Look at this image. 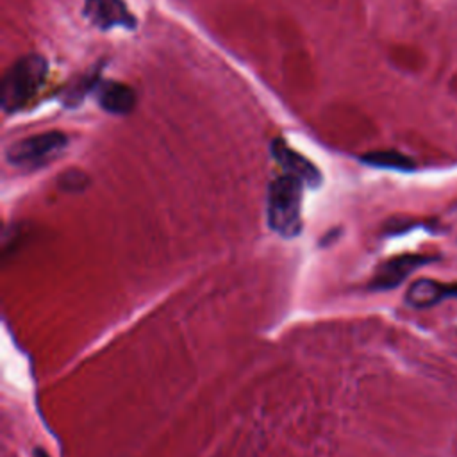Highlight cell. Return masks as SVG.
Listing matches in <instances>:
<instances>
[{
	"label": "cell",
	"mask_w": 457,
	"mask_h": 457,
	"mask_svg": "<svg viewBox=\"0 0 457 457\" xmlns=\"http://www.w3.org/2000/svg\"><path fill=\"white\" fill-rule=\"evenodd\" d=\"M48 75V61L39 54L18 57L0 82V107L5 114L21 111L43 87Z\"/></svg>",
	"instance_id": "obj_1"
},
{
	"label": "cell",
	"mask_w": 457,
	"mask_h": 457,
	"mask_svg": "<svg viewBox=\"0 0 457 457\" xmlns=\"http://www.w3.org/2000/svg\"><path fill=\"white\" fill-rule=\"evenodd\" d=\"M305 184L284 173L268 186V225L282 237H295L302 230V187Z\"/></svg>",
	"instance_id": "obj_2"
},
{
	"label": "cell",
	"mask_w": 457,
	"mask_h": 457,
	"mask_svg": "<svg viewBox=\"0 0 457 457\" xmlns=\"http://www.w3.org/2000/svg\"><path fill=\"white\" fill-rule=\"evenodd\" d=\"M68 146V136L61 130H46L27 136L5 148V161L11 166L34 170L55 159Z\"/></svg>",
	"instance_id": "obj_3"
},
{
	"label": "cell",
	"mask_w": 457,
	"mask_h": 457,
	"mask_svg": "<svg viewBox=\"0 0 457 457\" xmlns=\"http://www.w3.org/2000/svg\"><path fill=\"white\" fill-rule=\"evenodd\" d=\"M434 261H437V255L402 253V255L391 257L377 268V271L370 282V287L373 291L393 289V287L400 286L411 273H414L416 270H420Z\"/></svg>",
	"instance_id": "obj_4"
},
{
	"label": "cell",
	"mask_w": 457,
	"mask_h": 457,
	"mask_svg": "<svg viewBox=\"0 0 457 457\" xmlns=\"http://www.w3.org/2000/svg\"><path fill=\"white\" fill-rule=\"evenodd\" d=\"M82 14L100 30H109L114 27L134 30L137 25L136 16L123 0H84Z\"/></svg>",
	"instance_id": "obj_5"
},
{
	"label": "cell",
	"mask_w": 457,
	"mask_h": 457,
	"mask_svg": "<svg viewBox=\"0 0 457 457\" xmlns=\"http://www.w3.org/2000/svg\"><path fill=\"white\" fill-rule=\"evenodd\" d=\"M273 159L282 166V170L296 179H300L309 187H318L321 184V171L302 154L293 150L284 139L277 137L270 145Z\"/></svg>",
	"instance_id": "obj_6"
},
{
	"label": "cell",
	"mask_w": 457,
	"mask_h": 457,
	"mask_svg": "<svg viewBox=\"0 0 457 457\" xmlns=\"http://www.w3.org/2000/svg\"><path fill=\"white\" fill-rule=\"evenodd\" d=\"M448 298H457V282L418 278L409 286L405 293V302L412 309H428Z\"/></svg>",
	"instance_id": "obj_7"
},
{
	"label": "cell",
	"mask_w": 457,
	"mask_h": 457,
	"mask_svg": "<svg viewBox=\"0 0 457 457\" xmlns=\"http://www.w3.org/2000/svg\"><path fill=\"white\" fill-rule=\"evenodd\" d=\"M95 91H96L98 105L111 114H118V116L130 114L137 102L136 91L123 82L100 80Z\"/></svg>",
	"instance_id": "obj_8"
},
{
	"label": "cell",
	"mask_w": 457,
	"mask_h": 457,
	"mask_svg": "<svg viewBox=\"0 0 457 457\" xmlns=\"http://www.w3.org/2000/svg\"><path fill=\"white\" fill-rule=\"evenodd\" d=\"M102 62H98L96 66L89 68L87 71L73 77L66 86L64 89L61 91V102L66 105V107H77L84 102L86 95L95 91L96 86L100 84V75H102Z\"/></svg>",
	"instance_id": "obj_9"
},
{
	"label": "cell",
	"mask_w": 457,
	"mask_h": 457,
	"mask_svg": "<svg viewBox=\"0 0 457 457\" xmlns=\"http://www.w3.org/2000/svg\"><path fill=\"white\" fill-rule=\"evenodd\" d=\"M361 161L373 168L395 170V171H412L416 168V162L411 157L396 150H373L361 155Z\"/></svg>",
	"instance_id": "obj_10"
},
{
	"label": "cell",
	"mask_w": 457,
	"mask_h": 457,
	"mask_svg": "<svg viewBox=\"0 0 457 457\" xmlns=\"http://www.w3.org/2000/svg\"><path fill=\"white\" fill-rule=\"evenodd\" d=\"M34 457H50L43 448H36L34 450Z\"/></svg>",
	"instance_id": "obj_11"
}]
</instances>
